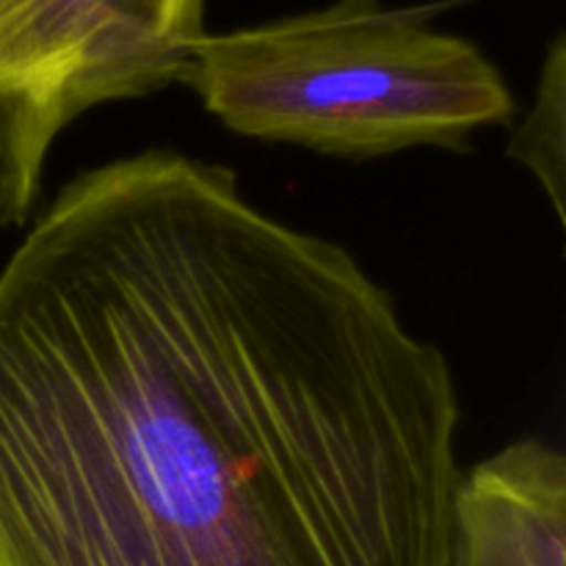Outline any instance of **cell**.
Masks as SVG:
<instances>
[{
  "label": "cell",
  "instance_id": "obj_5",
  "mask_svg": "<svg viewBox=\"0 0 566 566\" xmlns=\"http://www.w3.org/2000/svg\"><path fill=\"white\" fill-rule=\"evenodd\" d=\"M509 155L539 180L558 221L566 219V39L556 36L542 66L534 105L509 142Z\"/></svg>",
  "mask_w": 566,
  "mask_h": 566
},
{
  "label": "cell",
  "instance_id": "obj_1",
  "mask_svg": "<svg viewBox=\"0 0 566 566\" xmlns=\"http://www.w3.org/2000/svg\"><path fill=\"white\" fill-rule=\"evenodd\" d=\"M459 418L346 249L111 160L0 271V566H448Z\"/></svg>",
  "mask_w": 566,
  "mask_h": 566
},
{
  "label": "cell",
  "instance_id": "obj_3",
  "mask_svg": "<svg viewBox=\"0 0 566 566\" xmlns=\"http://www.w3.org/2000/svg\"><path fill=\"white\" fill-rule=\"evenodd\" d=\"M205 0H0V127L48 158L97 105L180 83Z\"/></svg>",
  "mask_w": 566,
  "mask_h": 566
},
{
  "label": "cell",
  "instance_id": "obj_2",
  "mask_svg": "<svg viewBox=\"0 0 566 566\" xmlns=\"http://www.w3.org/2000/svg\"><path fill=\"white\" fill-rule=\"evenodd\" d=\"M180 83L241 136L337 158L462 153L475 130L514 116L506 77L473 42L381 0L205 33Z\"/></svg>",
  "mask_w": 566,
  "mask_h": 566
},
{
  "label": "cell",
  "instance_id": "obj_4",
  "mask_svg": "<svg viewBox=\"0 0 566 566\" xmlns=\"http://www.w3.org/2000/svg\"><path fill=\"white\" fill-rule=\"evenodd\" d=\"M448 566H566V462L517 440L462 475Z\"/></svg>",
  "mask_w": 566,
  "mask_h": 566
},
{
  "label": "cell",
  "instance_id": "obj_6",
  "mask_svg": "<svg viewBox=\"0 0 566 566\" xmlns=\"http://www.w3.org/2000/svg\"><path fill=\"white\" fill-rule=\"evenodd\" d=\"M44 160L33 158L6 127H0V227L22 224L39 193Z\"/></svg>",
  "mask_w": 566,
  "mask_h": 566
}]
</instances>
